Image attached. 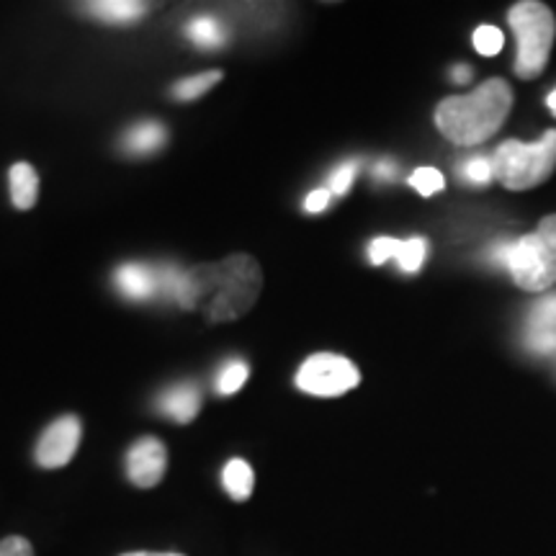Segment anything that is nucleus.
Listing matches in <instances>:
<instances>
[{
    "label": "nucleus",
    "mask_w": 556,
    "mask_h": 556,
    "mask_svg": "<svg viewBox=\"0 0 556 556\" xmlns=\"http://www.w3.org/2000/svg\"><path fill=\"white\" fill-rule=\"evenodd\" d=\"M531 332H556V296L541 299L531 309Z\"/></svg>",
    "instance_id": "obj_20"
},
{
    "label": "nucleus",
    "mask_w": 556,
    "mask_h": 556,
    "mask_svg": "<svg viewBox=\"0 0 556 556\" xmlns=\"http://www.w3.org/2000/svg\"><path fill=\"white\" fill-rule=\"evenodd\" d=\"M358 168H361V160H343V163L330 173L328 191L336 193V197H343V193H348V189L353 186V180H356Z\"/></svg>",
    "instance_id": "obj_19"
},
{
    "label": "nucleus",
    "mask_w": 556,
    "mask_h": 556,
    "mask_svg": "<svg viewBox=\"0 0 556 556\" xmlns=\"http://www.w3.org/2000/svg\"><path fill=\"white\" fill-rule=\"evenodd\" d=\"M462 176L471 184H490L495 178V168H492L490 157H471L462 165Z\"/></svg>",
    "instance_id": "obj_23"
},
{
    "label": "nucleus",
    "mask_w": 556,
    "mask_h": 556,
    "mask_svg": "<svg viewBox=\"0 0 556 556\" xmlns=\"http://www.w3.org/2000/svg\"><path fill=\"white\" fill-rule=\"evenodd\" d=\"M394 238H377L368 245V261L374 263V266H381V263L392 261L394 255Z\"/></svg>",
    "instance_id": "obj_24"
},
{
    "label": "nucleus",
    "mask_w": 556,
    "mask_h": 556,
    "mask_svg": "<svg viewBox=\"0 0 556 556\" xmlns=\"http://www.w3.org/2000/svg\"><path fill=\"white\" fill-rule=\"evenodd\" d=\"M513 31L518 39V58L516 73L518 78L533 80L544 73L548 52H552L556 37V18L554 11L539 0H520L507 13Z\"/></svg>",
    "instance_id": "obj_3"
},
{
    "label": "nucleus",
    "mask_w": 556,
    "mask_h": 556,
    "mask_svg": "<svg viewBox=\"0 0 556 556\" xmlns=\"http://www.w3.org/2000/svg\"><path fill=\"white\" fill-rule=\"evenodd\" d=\"M222 78H225V73H222V70H208V73H199V75H191V78L178 80L176 86H173V99L197 101L206 93L208 88L217 86Z\"/></svg>",
    "instance_id": "obj_16"
},
{
    "label": "nucleus",
    "mask_w": 556,
    "mask_h": 556,
    "mask_svg": "<svg viewBox=\"0 0 556 556\" xmlns=\"http://www.w3.org/2000/svg\"><path fill=\"white\" fill-rule=\"evenodd\" d=\"M531 348L548 353L556 348V332H531Z\"/></svg>",
    "instance_id": "obj_28"
},
{
    "label": "nucleus",
    "mask_w": 556,
    "mask_h": 556,
    "mask_svg": "<svg viewBox=\"0 0 556 556\" xmlns=\"http://www.w3.org/2000/svg\"><path fill=\"white\" fill-rule=\"evenodd\" d=\"M193 309H204L208 323H229L250 312L261 296L263 274L255 258L240 253L219 263H201L189 270Z\"/></svg>",
    "instance_id": "obj_1"
},
{
    "label": "nucleus",
    "mask_w": 556,
    "mask_h": 556,
    "mask_svg": "<svg viewBox=\"0 0 556 556\" xmlns=\"http://www.w3.org/2000/svg\"><path fill=\"white\" fill-rule=\"evenodd\" d=\"M330 197H332V193L328 189L312 191L309 197H307V201H304V212H309V214L325 212V208L330 206Z\"/></svg>",
    "instance_id": "obj_26"
},
{
    "label": "nucleus",
    "mask_w": 556,
    "mask_h": 556,
    "mask_svg": "<svg viewBox=\"0 0 556 556\" xmlns=\"http://www.w3.org/2000/svg\"><path fill=\"white\" fill-rule=\"evenodd\" d=\"M248 374H250V368L245 361H238V358L229 361V364L222 366V371L217 374V392L225 394V397L240 392V389L245 387Z\"/></svg>",
    "instance_id": "obj_18"
},
{
    "label": "nucleus",
    "mask_w": 556,
    "mask_h": 556,
    "mask_svg": "<svg viewBox=\"0 0 556 556\" xmlns=\"http://www.w3.org/2000/svg\"><path fill=\"white\" fill-rule=\"evenodd\" d=\"M492 168L507 191H526L544 184L556 170V129L533 144L507 139L492 155Z\"/></svg>",
    "instance_id": "obj_4"
},
{
    "label": "nucleus",
    "mask_w": 556,
    "mask_h": 556,
    "mask_svg": "<svg viewBox=\"0 0 556 556\" xmlns=\"http://www.w3.org/2000/svg\"><path fill=\"white\" fill-rule=\"evenodd\" d=\"M426 255H428V242L422 238H409V240L394 242L392 261H397V266L405 270V274H417L422 263H426Z\"/></svg>",
    "instance_id": "obj_17"
},
{
    "label": "nucleus",
    "mask_w": 556,
    "mask_h": 556,
    "mask_svg": "<svg viewBox=\"0 0 556 556\" xmlns=\"http://www.w3.org/2000/svg\"><path fill=\"white\" fill-rule=\"evenodd\" d=\"M168 467V451L160 438H139L127 454V477L135 486L150 490L165 477Z\"/></svg>",
    "instance_id": "obj_8"
},
{
    "label": "nucleus",
    "mask_w": 556,
    "mask_h": 556,
    "mask_svg": "<svg viewBox=\"0 0 556 556\" xmlns=\"http://www.w3.org/2000/svg\"><path fill=\"white\" fill-rule=\"evenodd\" d=\"M513 255H516V242L505 240V242H497L495 248H492V261L497 263V266H505L510 268L513 263Z\"/></svg>",
    "instance_id": "obj_27"
},
{
    "label": "nucleus",
    "mask_w": 556,
    "mask_h": 556,
    "mask_svg": "<svg viewBox=\"0 0 556 556\" xmlns=\"http://www.w3.org/2000/svg\"><path fill=\"white\" fill-rule=\"evenodd\" d=\"M186 37H189L197 47H201V50H219L227 41V29L217 16L204 13V16H193L189 24H186Z\"/></svg>",
    "instance_id": "obj_13"
},
{
    "label": "nucleus",
    "mask_w": 556,
    "mask_h": 556,
    "mask_svg": "<svg viewBox=\"0 0 556 556\" xmlns=\"http://www.w3.org/2000/svg\"><path fill=\"white\" fill-rule=\"evenodd\" d=\"M122 556H184V554H173V552H165V554H155V552H131V554H122Z\"/></svg>",
    "instance_id": "obj_31"
},
{
    "label": "nucleus",
    "mask_w": 556,
    "mask_h": 556,
    "mask_svg": "<svg viewBox=\"0 0 556 556\" xmlns=\"http://www.w3.org/2000/svg\"><path fill=\"white\" fill-rule=\"evenodd\" d=\"M86 9L96 18L109 21V24H135L148 13V5L135 3V0H101V3H88Z\"/></svg>",
    "instance_id": "obj_14"
},
{
    "label": "nucleus",
    "mask_w": 556,
    "mask_h": 556,
    "mask_svg": "<svg viewBox=\"0 0 556 556\" xmlns=\"http://www.w3.org/2000/svg\"><path fill=\"white\" fill-rule=\"evenodd\" d=\"M114 287L129 302H150L160 296V274L152 263H124L116 268Z\"/></svg>",
    "instance_id": "obj_9"
},
{
    "label": "nucleus",
    "mask_w": 556,
    "mask_h": 556,
    "mask_svg": "<svg viewBox=\"0 0 556 556\" xmlns=\"http://www.w3.org/2000/svg\"><path fill=\"white\" fill-rule=\"evenodd\" d=\"M0 556H34V548L24 536H9L0 541Z\"/></svg>",
    "instance_id": "obj_25"
},
{
    "label": "nucleus",
    "mask_w": 556,
    "mask_h": 556,
    "mask_svg": "<svg viewBox=\"0 0 556 556\" xmlns=\"http://www.w3.org/2000/svg\"><path fill=\"white\" fill-rule=\"evenodd\" d=\"M165 139H168V131H165L163 124L155 119H144L127 129V135L122 137V150L131 157H148L163 148Z\"/></svg>",
    "instance_id": "obj_11"
},
{
    "label": "nucleus",
    "mask_w": 556,
    "mask_h": 556,
    "mask_svg": "<svg viewBox=\"0 0 556 556\" xmlns=\"http://www.w3.org/2000/svg\"><path fill=\"white\" fill-rule=\"evenodd\" d=\"M222 484H225L229 497L242 503V500L253 495L255 475L248 462H242V458H232V462H227L225 469H222Z\"/></svg>",
    "instance_id": "obj_15"
},
{
    "label": "nucleus",
    "mask_w": 556,
    "mask_h": 556,
    "mask_svg": "<svg viewBox=\"0 0 556 556\" xmlns=\"http://www.w3.org/2000/svg\"><path fill=\"white\" fill-rule=\"evenodd\" d=\"M80 446V420L75 415H62L39 435L34 458L41 469H62L73 462Z\"/></svg>",
    "instance_id": "obj_7"
},
{
    "label": "nucleus",
    "mask_w": 556,
    "mask_h": 556,
    "mask_svg": "<svg viewBox=\"0 0 556 556\" xmlns=\"http://www.w3.org/2000/svg\"><path fill=\"white\" fill-rule=\"evenodd\" d=\"M155 407L163 417L186 426L201 413V389L193 381H178V384L160 392Z\"/></svg>",
    "instance_id": "obj_10"
},
{
    "label": "nucleus",
    "mask_w": 556,
    "mask_h": 556,
    "mask_svg": "<svg viewBox=\"0 0 556 556\" xmlns=\"http://www.w3.org/2000/svg\"><path fill=\"white\" fill-rule=\"evenodd\" d=\"M503 45L505 37L497 26H479L475 31V47L479 54H484V58H495V54L503 52Z\"/></svg>",
    "instance_id": "obj_22"
},
{
    "label": "nucleus",
    "mask_w": 556,
    "mask_h": 556,
    "mask_svg": "<svg viewBox=\"0 0 556 556\" xmlns=\"http://www.w3.org/2000/svg\"><path fill=\"white\" fill-rule=\"evenodd\" d=\"M548 109H552V111H554V114H556V90H554V93H552V96H548Z\"/></svg>",
    "instance_id": "obj_32"
},
{
    "label": "nucleus",
    "mask_w": 556,
    "mask_h": 556,
    "mask_svg": "<svg viewBox=\"0 0 556 556\" xmlns=\"http://www.w3.org/2000/svg\"><path fill=\"white\" fill-rule=\"evenodd\" d=\"M374 176H377L379 180H392L394 176H397V165H394L392 160H379L377 168H374Z\"/></svg>",
    "instance_id": "obj_29"
},
{
    "label": "nucleus",
    "mask_w": 556,
    "mask_h": 556,
    "mask_svg": "<svg viewBox=\"0 0 556 556\" xmlns=\"http://www.w3.org/2000/svg\"><path fill=\"white\" fill-rule=\"evenodd\" d=\"M358 381V368L348 358L332 356V353L309 356L296 371V387L312 397H340V394L356 389Z\"/></svg>",
    "instance_id": "obj_6"
},
{
    "label": "nucleus",
    "mask_w": 556,
    "mask_h": 556,
    "mask_svg": "<svg viewBox=\"0 0 556 556\" xmlns=\"http://www.w3.org/2000/svg\"><path fill=\"white\" fill-rule=\"evenodd\" d=\"M510 274L516 287L531 294L552 289L556 283V214L539 222L531 235L516 242Z\"/></svg>",
    "instance_id": "obj_5"
},
{
    "label": "nucleus",
    "mask_w": 556,
    "mask_h": 556,
    "mask_svg": "<svg viewBox=\"0 0 556 556\" xmlns=\"http://www.w3.org/2000/svg\"><path fill=\"white\" fill-rule=\"evenodd\" d=\"M9 186H11V201L13 206L26 212V208L37 206L39 199V176L29 163H16L9 170Z\"/></svg>",
    "instance_id": "obj_12"
},
{
    "label": "nucleus",
    "mask_w": 556,
    "mask_h": 556,
    "mask_svg": "<svg viewBox=\"0 0 556 556\" xmlns=\"http://www.w3.org/2000/svg\"><path fill=\"white\" fill-rule=\"evenodd\" d=\"M471 67L469 65H456L454 70H451V80L456 83V86H467V83L471 80Z\"/></svg>",
    "instance_id": "obj_30"
},
{
    "label": "nucleus",
    "mask_w": 556,
    "mask_h": 556,
    "mask_svg": "<svg viewBox=\"0 0 556 556\" xmlns=\"http://www.w3.org/2000/svg\"><path fill=\"white\" fill-rule=\"evenodd\" d=\"M513 109V88L503 78H492L475 93L451 96L435 109V124L441 135L462 148L484 142L503 127Z\"/></svg>",
    "instance_id": "obj_2"
},
{
    "label": "nucleus",
    "mask_w": 556,
    "mask_h": 556,
    "mask_svg": "<svg viewBox=\"0 0 556 556\" xmlns=\"http://www.w3.org/2000/svg\"><path fill=\"white\" fill-rule=\"evenodd\" d=\"M409 186L420 193V197H433L446 186V180H443L441 170L435 168H417L413 176H409Z\"/></svg>",
    "instance_id": "obj_21"
}]
</instances>
